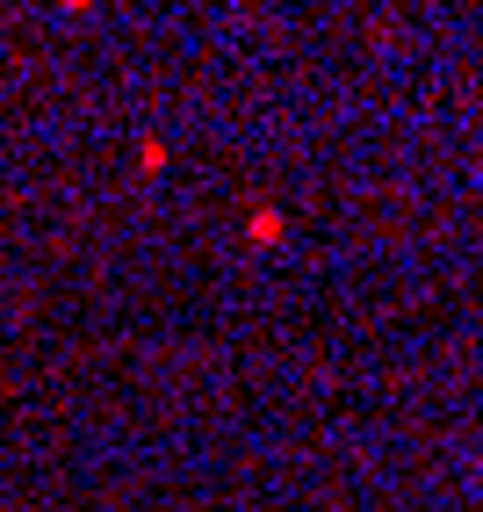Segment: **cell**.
<instances>
[{"label": "cell", "instance_id": "obj_2", "mask_svg": "<svg viewBox=\"0 0 483 512\" xmlns=\"http://www.w3.org/2000/svg\"><path fill=\"white\" fill-rule=\"evenodd\" d=\"M137 166H145V174H159V166H166V145H159V138H145V145H137Z\"/></svg>", "mask_w": 483, "mask_h": 512}, {"label": "cell", "instance_id": "obj_3", "mask_svg": "<svg viewBox=\"0 0 483 512\" xmlns=\"http://www.w3.org/2000/svg\"><path fill=\"white\" fill-rule=\"evenodd\" d=\"M58 8H73V15H80V8H94V0H58Z\"/></svg>", "mask_w": 483, "mask_h": 512}, {"label": "cell", "instance_id": "obj_1", "mask_svg": "<svg viewBox=\"0 0 483 512\" xmlns=\"http://www.w3.org/2000/svg\"><path fill=\"white\" fill-rule=\"evenodd\" d=\"M246 238H253V246H282V238H289V217H282V210H253V217H246Z\"/></svg>", "mask_w": 483, "mask_h": 512}]
</instances>
